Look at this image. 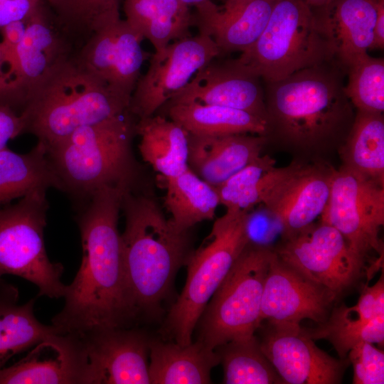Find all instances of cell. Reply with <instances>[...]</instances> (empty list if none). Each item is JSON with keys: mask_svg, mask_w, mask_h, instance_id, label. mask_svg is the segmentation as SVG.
Instances as JSON below:
<instances>
[{"mask_svg": "<svg viewBox=\"0 0 384 384\" xmlns=\"http://www.w3.org/2000/svg\"><path fill=\"white\" fill-rule=\"evenodd\" d=\"M127 188L107 186L80 203L76 221L82 260L66 285L65 304L51 319L62 334L82 336L105 329L129 327L137 319L129 298L118 220Z\"/></svg>", "mask_w": 384, "mask_h": 384, "instance_id": "1", "label": "cell"}, {"mask_svg": "<svg viewBox=\"0 0 384 384\" xmlns=\"http://www.w3.org/2000/svg\"><path fill=\"white\" fill-rule=\"evenodd\" d=\"M345 75L334 60L265 82L267 137L304 151L342 145L356 114L345 92Z\"/></svg>", "mask_w": 384, "mask_h": 384, "instance_id": "2", "label": "cell"}, {"mask_svg": "<svg viewBox=\"0 0 384 384\" xmlns=\"http://www.w3.org/2000/svg\"><path fill=\"white\" fill-rule=\"evenodd\" d=\"M121 210L125 227L122 252L129 298L137 319L159 311L178 270L191 255L189 230L178 231L156 201L138 189H127Z\"/></svg>", "mask_w": 384, "mask_h": 384, "instance_id": "3", "label": "cell"}, {"mask_svg": "<svg viewBox=\"0 0 384 384\" xmlns=\"http://www.w3.org/2000/svg\"><path fill=\"white\" fill-rule=\"evenodd\" d=\"M129 110L84 126L47 147L59 189L81 203L107 186L138 189L140 167L132 142L137 121Z\"/></svg>", "mask_w": 384, "mask_h": 384, "instance_id": "4", "label": "cell"}, {"mask_svg": "<svg viewBox=\"0 0 384 384\" xmlns=\"http://www.w3.org/2000/svg\"><path fill=\"white\" fill-rule=\"evenodd\" d=\"M129 100L79 66L73 56L50 73L28 96L20 112L23 134L49 147L80 127L129 110Z\"/></svg>", "mask_w": 384, "mask_h": 384, "instance_id": "5", "label": "cell"}, {"mask_svg": "<svg viewBox=\"0 0 384 384\" xmlns=\"http://www.w3.org/2000/svg\"><path fill=\"white\" fill-rule=\"evenodd\" d=\"M336 59L312 8L303 0H277L258 39L233 60L265 82Z\"/></svg>", "mask_w": 384, "mask_h": 384, "instance_id": "6", "label": "cell"}, {"mask_svg": "<svg viewBox=\"0 0 384 384\" xmlns=\"http://www.w3.org/2000/svg\"><path fill=\"white\" fill-rule=\"evenodd\" d=\"M247 211L226 209L215 220L203 243L191 255L184 287L164 324L163 331L171 341L181 345L192 342L208 302L247 245L245 231Z\"/></svg>", "mask_w": 384, "mask_h": 384, "instance_id": "7", "label": "cell"}, {"mask_svg": "<svg viewBox=\"0 0 384 384\" xmlns=\"http://www.w3.org/2000/svg\"><path fill=\"white\" fill-rule=\"evenodd\" d=\"M273 250L247 245L203 311L196 341L209 348L255 334Z\"/></svg>", "mask_w": 384, "mask_h": 384, "instance_id": "8", "label": "cell"}, {"mask_svg": "<svg viewBox=\"0 0 384 384\" xmlns=\"http://www.w3.org/2000/svg\"><path fill=\"white\" fill-rule=\"evenodd\" d=\"M46 191L28 193L15 204L0 207V278L22 277L38 288V296L64 297L63 266L52 262L46 250Z\"/></svg>", "mask_w": 384, "mask_h": 384, "instance_id": "9", "label": "cell"}, {"mask_svg": "<svg viewBox=\"0 0 384 384\" xmlns=\"http://www.w3.org/2000/svg\"><path fill=\"white\" fill-rule=\"evenodd\" d=\"M320 221L336 229L350 250L366 264L383 257L384 185L341 166L334 170L329 196Z\"/></svg>", "mask_w": 384, "mask_h": 384, "instance_id": "10", "label": "cell"}, {"mask_svg": "<svg viewBox=\"0 0 384 384\" xmlns=\"http://www.w3.org/2000/svg\"><path fill=\"white\" fill-rule=\"evenodd\" d=\"M273 251L282 262L331 292L336 299L367 272L366 264L350 250L341 234L321 221L284 237Z\"/></svg>", "mask_w": 384, "mask_h": 384, "instance_id": "11", "label": "cell"}, {"mask_svg": "<svg viewBox=\"0 0 384 384\" xmlns=\"http://www.w3.org/2000/svg\"><path fill=\"white\" fill-rule=\"evenodd\" d=\"M218 55L213 40L201 33L174 41L155 51L147 71L136 84L129 111L138 119L154 115Z\"/></svg>", "mask_w": 384, "mask_h": 384, "instance_id": "12", "label": "cell"}, {"mask_svg": "<svg viewBox=\"0 0 384 384\" xmlns=\"http://www.w3.org/2000/svg\"><path fill=\"white\" fill-rule=\"evenodd\" d=\"M42 1L26 21L8 87V105L18 114L30 93L75 54L73 44Z\"/></svg>", "mask_w": 384, "mask_h": 384, "instance_id": "13", "label": "cell"}, {"mask_svg": "<svg viewBox=\"0 0 384 384\" xmlns=\"http://www.w3.org/2000/svg\"><path fill=\"white\" fill-rule=\"evenodd\" d=\"M142 41L127 21L119 18L92 35L77 50L73 59L130 102L142 64L151 55L142 49Z\"/></svg>", "mask_w": 384, "mask_h": 384, "instance_id": "14", "label": "cell"}, {"mask_svg": "<svg viewBox=\"0 0 384 384\" xmlns=\"http://www.w3.org/2000/svg\"><path fill=\"white\" fill-rule=\"evenodd\" d=\"M85 364L80 384H150V339L129 327L93 331L81 336Z\"/></svg>", "mask_w": 384, "mask_h": 384, "instance_id": "15", "label": "cell"}, {"mask_svg": "<svg viewBox=\"0 0 384 384\" xmlns=\"http://www.w3.org/2000/svg\"><path fill=\"white\" fill-rule=\"evenodd\" d=\"M259 341L285 384H337L350 362L320 349L300 325L267 324Z\"/></svg>", "mask_w": 384, "mask_h": 384, "instance_id": "16", "label": "cell"}, {"mask_svg": "<svg viewBox=\"0 0 384 384\" xmlns=\"http://www.w3.org/2000/svg\"><path fill=\"white\" fill-rule=\"evenodd\" d=\"M336 296L282 262L273 251L265 278L261 321L273 325H300L306 319L324 321Z\"/></svg>", "mask_w": 384, "mask_h": 384, "instance_id": "17", "label": "cell"}, {"mask_svg": "<svg viewBox=\"0 0 384 384\" xmlns=\"http://www.w3.org/2000/svg\"><path fill=\"white\" fill-rule=\"evenodd\" d=\"M334 170L318 164L295 162L285 166L262 202L281 219L284 237L321 216L329 196Z\"/></svg>", "mask_w": 384, "mask_h": 384, "instance_id": "18", "label": "cell"}, {"mask_svg": "<svg viewBox=\"0 0 384 384\" xmlns=\"http://www.w3.org/2000/svg\"><path fill=\"white\" fill-rule=\"evenodd\" d=\"M214 59L200 69L186 87L166 104L195 102L223 106L244 110L266 120L265 92L260 78L233 60L220 63Z\"/></svg>", "mask_w": 384, "mask_h": 384, "instance_id": "19", "label": "cell"}, {"mask_svg": "<svg viewBox=\"0 0 384 384\" xmlns=\"http://www.w3.org/2000/svg\"><path fill=\"white\" fill-rule=\"evenodd\" d=\"M277 0H212L196 6L193 22L199 33L210 37L219 55L243 52L263 32Z\"/></svg>", "mask_w": 384, "mask_h": 384, "instance_id": "20", "label": "cell"}, {"mask_svg": "<svg viewBox=\"0 0 384 384\" xmlns=\"http://www.w3.org/2000/svg\"><path fill=\"white\" fill-rule=\"evenodd\" d=\"M85 364L81 336L58 333L38 342L23 358L0 370V384H80Z\"/></svg>", "mask_w": 384, "mask_h": 384, "instance_id": "21", "label": "cell"}, {"mask_svg": "<svg viewBox=\"0 0 384 384\" xmlns=\"http://www.w3.org/2000/svg\"><path fill=\"white\" fill-rule=\"evenodd\" d=\"M304 331L313 340L329 341L340 358L362 342L383 344L384 279L382 274L373 286L363 289L353 306L344 304L331 309L327 319L316 328Z\"/></svg>", "mask_w": 384, "mask_h": 384, "instance_id": "22", "label": "cell"}, {"mask_svg": "<svg viewBox=\"0 0 384 384\" xmlns=\"http://www.w3.org/2000/svg\"><path fill=\"white\" fill-rule=\"evenodd\" d=\"M267 137L255 134L196 136L188 134V166L217 187L260 156Z\"/></svg>", "mask_w": 384, "mask_h": 384, "instance_id": "23", "label": "cell"}, {"mask_svg": "<svg viewBox=\"0 0 384 384\" xmlns=\"http://www.w3.org/2000/svg\"><path fill=\"white\" fill-rule=\"evenodd\" d=\"M377 4L378 0H334L312 9L336 59L345 70L353 59L371 49Z\"/></svg>", "mask_w": 384, "mask_h": 384, "instance_id": "24", "label": "cell"}, {"mask_svg": "<svg viewBox=\"0 0 384 384\" xmlns=\"http://www.w3.org/2000/svg\"><path fill=\"white\" fill-rule=\"evenodd\" d=\"M149 374L152 384H207L220 363L213 349L196 341L187 345L151 340Z\"/></svg>", "mask_w": 384, "mask_h": 384, "instance_id": "25", "label": "cell"}, {"mask_svg": "<svg viewBox=\"0 0 384 384\" xmlns=\"http://www.w3.org/2000/svg\"><path fill=\"white\" fill-rule=\"evenodd\" d=\"M126 21L155 51L190 36L194 24L189 6L179 0H124Z\"/></svg>", "mask_w": 384, "mask_h": 384, "instance_id": "26", "label": "cell"}, {"mask_svg": "<svg viewBox=\"0 0 384 384\" xmlns=\"http://www.w3.org/2000/svg\"><path fill=\"white\" fill-rule=\"evenodd\" d=\"M163 107H165L169 118L190 134H255L267 137L266 120L244 110L195 102L166 104Z\"/></svg>", "mask_w": 384, "mask_h": 384, "instance_id": "27", "label": "cell"}, {"mask_svg": "<svg viewBox=\"0 0 384 384\" xmlns=\"http://www.w3.org/2000/svg\"><path fill=\"white\" fill-rule=\"evenodd\" d=\"M142 159L162 177L178 175L188 166V133L178 123L160 114L138 119Z\"/></svg>", "mask_w": 384, "mask_h": 384, "instance_id": "28", "label": "cell"}, {"mask_svg": "<svg viewBox=\"0 0 384 384\" xmlns=\"http://www.w3.org/2000/svg\"><path fill=\"white\" fill-rule=\"evenodd\" d=\"M36 299L18 304V290L0 278V370L14 355L60 333L41 323L33 312Z\"/></svg>", "mask_w": 384, "mask_h": 384, "instance_id": "29", "label": "cell"}, {"mask_svg": "<svg viewBox=\"0 0 384 384\" xmlns=\"http://www.w3.org/2000/svg\"><path fill=\"white\" fill-rule=\"evenodd\" d=\"M59 189L44 144L38 142L28 152L0 149V207L36 191Z\"/></svg>", "mask_w": 384, "mask_h": 384, "instance_id": "30", "label": "cell"}, {"mask_svg": "<svg viewBox=\"0 0 384 384\" xmlns=\"http://www.w3.org/2000/svg\"><path fill=\"white\" fill-rule=\"evenodd\" d=\"M164 206L173 225L181 232L196 224L213 219L220 204L216 188L188 167L177 176L165 178Z\"/></svg>", "mask_w": 384, "mask_h": 384, "instance_id": "31", "label": "cell"}, {"mask_svg": "<svg viewBox=\"0 0 384 384\" xmlns=\"http://www.w3.org/2000/svg\"><path fill=\"white\" fill-rule=\"evenodd\" d=\"M341 151L342 166L384 185L383 114L356 111Z\"/></svg>", "mask_w": 384, "mask_h": 384, "instance_id": "32", "label": "cell"}, {"mask_svg": "<svg viewBox=\"0 0 384 384\" xmlns=\"http://www.w3.org/2000/svg\"><path fill=\"white\" fill-rule=\"evenodd\" d=\"M215 351L223 368L225 384L284 383L254 335L235 338Z\"/></svg>", "mask_w": 384, "mask_h": 384, "instance_id": "33", "label": "cell"}, {"mask_svg": "<svg viewBox=\"0 0 384 384\" xmlns=\"http://www.w3.org/2000/svg\"><path fill=\"white\" fill-rule=\"evenodd\" d=\"M270 155H260L221 184L215 187L220 203L226 209L250 210L262 203L272 185L283 174Z\"/></svg>", "mask_w": 384, "mask_h": 384, "instance_id": "34", "label": "cell"}, {"mask_svg": "<svg viewBox=\"0 0 384 384\" xmlns=\"http://www.w3.org/2000/svg\"><path fill=\"white\" fill-rule=\"evenodd\" d=\"M55 19L80 48L102 27L120 18L121 0H47Z\"/></svg>", "mask_w": 384, "mask_h": 384, "instance_id": "35", "label": "cell"}, {"mask_svg": "<svg viewBox=\"0 0 384 384\" xmlns=\"http://www.w3.org/2000/svg\"><path fill=\"white\" fill-rule=\"evenodd\" d=\"M345 92L356 111L383 114L384 60L358 55L346 68Z\"/></svg>", "mask_w": 384, "mask_h": 384, "instance_id": "36", "label": "cell"}, {"mask_svg": "<svg viewBox=\"0 0 384 384\" xmlns=\"http://www.w3.org/2000/svg\"><path fill=\"white\" fill-rule=\"evenodd\" d=\"M245 231L248 246L272 250L285 235L279 217L263 203L247 211Z\"/></svg>", "mask_w": 384, "mask_h": 384, "instance_id": "37", "label": "cell"}, {"mask_svg": "<svg viewBox=\"0 0 384 384\" xmlns=\"http://www.w3.org/2000/svg\"><path fill=\"white\" fill-rule=\"evenodd\" d=\"M347 358L353 368V384L384 383V353L373 343L357 344L349 351Z\"/></svg>", "mask_w": 384, "mask_h": 384, "instance_id": "38", "label": "cell"}, {"mask_svg": "<svg viewBox=\"0 0 384 384\" xmlns=\"http://www.w3.org/2000/svg\"><path fill=\"white\" fill-rule=\"evenodd\" d=\"M0 29L1 30L2 34L0 46L7 67L9 87L11 73L16 60L17 50L25 34L26 21H21L12 22L3 26Z\"/></svg>", "mask_w": 384, "mask_h": 384, "instance_id": "39", "label": "cell"}, {"mask_svg": "<svg viewBox=\"0 0 384 384\" xmlns=\"http://www.w3.org/2000/svg\"><path fill=\"white\" fill-rule=\"evenodd\" d=\"M44 0H0V28L15 21H26Z\"/></svg>", "mask_w": 384, "mask_h": 384, "instance_id": "40", "label": "cell"}, {"mask_svg": "<svg viewBox=\"0 0 384 384\" xmlns=\"http://www.w3.org/2000/svg\"><path fill=\"white\" fill-rule=\"evenodd\" d=\"M23 134V124L20 114L9 106L0 105V149L7 142Z\"/></svg>", "mask_w": 384, "mask_h": 384, "instance_id": "41", "label": "cell"}, {"mask_svg": "<svg viewBox=\"0 0 384 384\" xmlns=\"http://www.w3.org/2000/svg\"><path fill=\"white\" fill-rule=\"evenodd\" d=\"M384 48V0H378L377 15L371 49Z\"/></svg>", "mask_w": 384, "mask_h": 384, "instance_id": "42", "label": "cell"}, {"mask_svg": "<svg viewBox=\"0 0 384 384\" xmlns=\"http://www.w3.org/2000/svg\"><path fill=\"white\" fill-rule=\"evenodd\" d=\"M307 5L312 9H316L324 6L334 0H303Z\"/></svg>", "mask_w": 384, "mask_h": 384, "instance_id": "43", "label": "cell"}, {"mask_svg": "<svg viewBox=\"0 0 384 384\" xmlns=\"http://www.w3.org/2000/svg\"><path fill=\"white\" fill-rule=\"evenodd\" d=\"M188 6H194L195 7L203 4L209 0H179Z\"/></svg>", "mask_w": 384, "mask_h": 384, "instance_id": "44", "label": "cell"}, {"mask_svg": "<svg viewBox=\"0 0 384 384\" xmlns=\"http://www.w3.org/2000/svg\"><path fill=\"white\" fill-rule=\"evenodd\" d=\"M223 1H224L225 0H222Z\"/></svg>", "mask_w": 384, "mask_h": 384, "instance_id": "45", "label": "cell"}]
</instances>
